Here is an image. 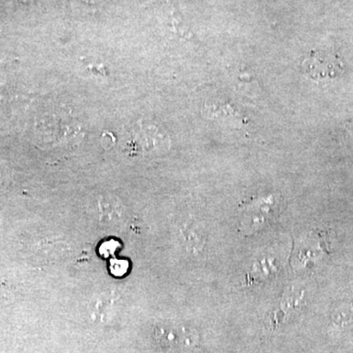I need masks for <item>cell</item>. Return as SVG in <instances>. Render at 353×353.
Here are the masks:
<instances>
[{
  "instance_id": "cell-2",
  "label": "cell",
  "mask_w": 353,
  "mask_h": 353,
  "mask_svg": "<svg viewBox=\"0 0 353 353\" xmlns=\"http://www.w3.org/2000/svg\"><path fill=\"white\" fill-rule=\"evenodd\" d=\"M99 219L106 224L119 222L123 215V206L118 199L113 196H101L99 201Z\"/></svg>"
},
{
  "instance_id": "cell-4",
  "label": "cell",
  "mask_w": 353,
  "mask_h": 353,
  "mask_svg": "<svg viewBox=\"0 0 353 353\" xmlns=\"http://www.w3.org/2000/svg\"><path fill=\"white\" fill-rule=\"evenodd\" d=\"M127 269V262L122 261V260H117V261L113 262L112 265H111V270H112L116 276H121L126 273Z\"/></svg>"
},
{
  "instance_id": "cell-3",
  "label": "cell",
  "mask_w": 353,
  "mask_h": 353,
  "mask_svg": "<svg viewBox=\"0 0 353 353\" xmlns=\"http://www.w3.org/2000/svg\"><path fill=\"white\" fill-rule=\"evenodd\" d=\"M332 319L338 325H345L353 321V301L339 303L332 313Z\"/></svg>"
},
{
  "instance_id": "cell-1",
  "label": "cell",
  "mask_w": 353,
  "mask_h": 353,
  "mask_svg": "<svg viewBox=\"0 0 353 353\" xmlns=\"http://www.w3.org/2000/svg\"><path fill=\"white\" fill-rule=\"evenodd\" d=\"M301 68L305 75L316 81L338 78L343 72V63L339 57L321 51H316L305 57Z\"/></svg>"
},
{
  "instance_id": "cell-5",
  "label": "cell",
  "mask_w": 353,
  "mask_h": 353,
  "mask_svg": "<svg viewBox=\"0 0 353 353\" xmlns=\"http://www.w3.org/2000/svg\"><path fill=\"white\" fill-rule=\"evenodd\" d=\"M23 1H26V0H23Z\"/></svg>"
}]
</instances>
